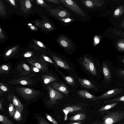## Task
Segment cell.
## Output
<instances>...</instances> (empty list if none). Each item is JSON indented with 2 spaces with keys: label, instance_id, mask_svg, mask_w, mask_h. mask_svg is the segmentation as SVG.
Wrapping results in <instances>:
<instances>
[{
  "label": "cell",
  "instance_id": "23",
  "mask_svg": "<svg viewBox=\"0 0 124 124\" xmlns=\"http://www.w3.org/2000/svg\"><path fill=\"white\" fill-rule=\"evenodd\" d=\"M118 103V102L110 103L106 105L102 106L98 110L99 112H102L112 109L116 106Z\"/></svg>",
  "mask_w": 124,
  "mask_h": 124
},
{
  "label": "cell",
  "instance_id": "12",
  "mask_svg": "<svg viewBox=\"0 0 124 124\" xmlns=\"http://www.w3.org/2000/svg\"><path fill=\"white\" fill-rule=\"evenodd\" d=\"M58 42L60 46L66 49H70L72 44L70 40L65 36L62 35L59 38Z\"/></svg>",
  "mask_w": 124,
  "mask_h": 124
},
{
  "label": "cell",
  "instance_id": "1",
  "mask_svg": "<svg viewBox=\"0 0 124 124\" xmlns=\"http://www.w3.org/2000/svg\"><path fill=\"white\" fill-rule=\"evenodd\" d=\"M124 119V111H116L108 112L103 118L102 124H114Z\"/></svg>",
  "mask_w": 124,
  "mask_h": 124
},
{
  "label": "cell",
  "instance_id": "7",
  "mask_svg": "<svg viewBox=\"0 0 124 124\" xmlns=\"http://www.w3.org/2000/svg\"><path fill=\"white\" fill-rule=\"evenodd\" d=\"M82 63L85 69L94 75H97V71L93 61L90 59L85 57Z\"/></svg>",
  "mask_w": 124,
  "mask_h": 124
},
{
  "label": "cell",
  "instance_id": "50",
  "mask_svg": "<svg viewBox=\"0 0 124 124\" xmlns=\"http://www.w3.org/2000/svg\"><path fill=\"white\" fill-rule=\"evenodd\" d=\"M122 62L123 63H124V58L122 60Z\"/></svg>",
  "mask_w": 124,
  "mask_h": 124
},
{
  "label": "cell",
  "instance_id": "44",
  "mask_svg": "<svg viewBox=\"0 0 124 124\" xmlns=\"http://www.w3.org/2000/svg\"><path fill=\"white\" fill-rule=\"evenodd\" d=\"M121 27L124 28V19L123 21L121 24Z\"/></svg>",
  "mask_w": 124,
  "mask_h": 124
},
{
  "label": "cell",
  "instance_id": "34",
  "mask_svg": "<svg viewBox=\"0 0 124 124\" xmlns=\"http://www.w3.org/2000/svg\"><path fill=\"white\" fill-rule=\"evenodd\" d=\"M100 39V37L97 35L94 36V46H96L99 43Z\"/></svg>",
  "mask_w": 124,
  "mask_h": 124
},
{
  "label": "cell",
  "instance_id": "27",
  "mask_svg": "<svg viewBox=\"0 0 124 124\" xmlns=\"http://www.w3.org/2000/svg\"><path fill=\"white\" fill-rule=\"evenodd\" d=\"M124 101V94L116 98L106 100L104 101V103H107L114 102Z\"/></svg>",
  "mask_w": 124,
  "mask_h": 124
},
{
  "label": "cell",
  "instance_id": "18",
  "mask_svg": "<svg viewBox=\"0 0 124 124\" xmlns=\"http://www.w3.org/2000/svg\"><path fill=\"white\" fill-rule=\"evenodd\" d=\"M42 78L44 85L57 81L55 77L50 74H43L42 75Z\"/></svg>",
  "mask_w": 124,
  "mask_h": 124
},
{
  "label": "cell",
  "instance_id": "28",
  "mask_svg": "<svg viewBox=\"0 0 124 124\" xmlns=\"http://www.w3.org/2000/svg\"><path fill=\"white\" fill-rule=\"evenodd\" d=\"M116 46L119 51H124V39L118 40L117 42Z\"/></svg>",
  "mask_w": 124,
  "mask_h": 124
},
{
  "label": "cell",
  "instance_id": "29",
  "mask_svg": "<svg viewBox=\"0 0 124 124\" xmlns=\"http://www.w3.org/2000/svg\"><path fill=\"white\" fill-rule=\"evenodd\" d=\"M0 121L3 124H13V122L5 116L0 115Z\"/></svg>",
  "mask_w": 124,
  "mask_h": 124
},
{
  "label": "cell",
  "instance_id": "46",
  "mask_svg": "<svg viewBox=\"0 0 124 124\" xmlns=\"http://www.w3.org/2000/svg\"><path fill=\"white\" fill-rule=\"evenodd\" d=\"M38 44L41 47H42L43 46V44L42 43L39 41H38L37 42Z\"/></svg>",
  "mask_w": 124,
  "mask_h": 124
},
{
  "label": "cell",
  "instance_id": "17",
  "mask_svg": "<svg viewBox=\"0 0 124 124\" xmlns=\"http://www.w3.org/2000/svg\"><path fill=\"white\" fill-rule=\"evenodd\" d=\"M78 80L82 86L84 88L88 89H97L96 87L93 84L86 79L78 78Z\"/></svg>",
  "mask_w": 124,
  "mask_h": 124
},
{
  "label": "cell",
  "instance_id": "8",
  "mask_svg": "<svg viewBox=\"0 0 124 124\" xmlns=\"http://www.w3.org/2000/svg\"><path fill=\"white\" fill-rule=\"evenodd\" d=\"M17 70L18 76H23L29 75L32 70L28 65L24 62L20 63L17 66Z\"/></svg>",
  "mask_w": 124,
  "mask_h": 124
},
{
  "label": "cell",
  "instance_id": "4",
  "mask_svg": "<svg viewBox=\"0 0 124 124\" xmlns=\"http://www.w3.org/2000/svg\"><path fill=\"white\" fill-rule=\"evenodd\" d=\"M62 3L64 6L75 13L84 17L86 15L80 8L76 3L73 0H61Z\"/></svg>",
  "mask_w": 124,
  "mask_h": 124
},
{
  "label": "cell",
  "instance_id": "2",
  "mask_svg": "<svg viewBox=\"0 0 124 124\" xmlns=\"http://www.w3.org/2000/svg\"><path fill=\"white\" fill-rule=\"evenodd\" d=\"M16 91L17 93L24 99L30 100L35 98L39 93V91L33 89L26 87H16Z\"/></svg>",
  "mask_w": 124,
  "mask_h": 124
},
{
  "label": "cell",
  "instance_id": "24",
  "mask_svg": "<svg viewBox=\"0 0 124 124\" xmlns=\"http://www.w3.org/2000/svg\"><path fill=\"white\" fill-rule=\"evenodd\" d=\"M82 109V108L79 106H72L66 107L64 110L67 111L68 113H70L75 111H81Z\"/></svg>",
  "mask_w": 124,
  "mask_h": 124
},
{
  "label": "cell",
  "instance_id": "30",
  "mask_svg": "<svg viewBox=\"0 0 124 124\" xmlns=\"http://www.w3.org/2000/svg\"><path fill=\"white\" fill-rule=\"evenodd\" d=\"M14 105L12 103H9V112L10 115L11 117H13L14 116L15 112V110Z\"/></svg>",
  "mask_w": 124,
  "mask_h": 124
},
{
  "label": "cell",
  "instance_id": "39",
  "mask_svg": "<svg viewBox=\"0 0 124 124\" xmlns=\"http://www.w3.org/2000/svg\"><path fill=\"white\" fill-rule=\"evenodd\" d=\"M39 124H49L45 120L43 119H40L39 120Z\"/></svg>",
  "mask_w": 124,
  "mask_h": 124
},
{
  "label": "cell",
  "instance_id": "14",
  "mask_svg": "<svg viewBox=\"0 0 124 124\" xmlns=\"http://www.w3.org/2000/svg\"><path fill=\"white\" fill-rule=\"evenodd\" d=\"M52 58L55 63L54 66L55 67L59 66L66 69H71V68L67 63L57 56L53 55Z\"/></svg>",
  "mask_w": 124,
  "mask_h": 124
},
{
  "label": "cell",
  "instance_id": "42",
  "mask_svg": "<svg viewBox=\"0 0 124 124\" xmlns=\"http://www.w3.org/2000/svg\"><path fill=\"white\" fill-rule=\"evenodd\" d=\"M45 26L47 28H50L51 27V25L48 23H46L45 24Z\"/></svg>",
  "mask_w": 124,
  "mask_h": 124
},
{
  "label": "cell",
  "instance_id": "11",
  "mask_svg": "<svg viewBox=\"0 0 124 124\" xmlns=\"http://www.w3.org/2000/svg\"><path fill=\"white\" fill-rule=\"evenodd\" d=\"M80 1L83 4L89 9L95 7H100L104 3L103 0H81Z\"/></svg>",
  "mask_w": 124,
  "mask_h": 124
},
{
  "label": "cell",
  "instance_id": "52",
  "mask_svg": "<svg viewBox=\"0 0 124 124\" xmlns=\"http://www.w3.org/2000/svg\"><path fill=\"white\" fill-rule=\"evenodd\" d=\"M119 124H124V122L123 123Z\"/></svg>",
  "mask_w": 124,
  "mask_h": 124
},
{
  "label": "cell",
  "instance_id": "6",
  "mask_svg": "<svg viewBox=\"0 0 124 124\" xmlns=\"http://www.w3.org/2000/svg\"><path fill=\"white\" fill-rule=\"evenodd\" d=\"M31 75L9 81L8 83L10 84L14 85H31L33 82V80L30 78V77L33 75Z\"/></svg>",
  "mask_w": 124,
  "mask_h": 124
},
{
  "label": "cell",
  "instance_id": "5",
  "mask_svg": "<svg viewBox=\"0 0 124 124\" xmlns=\"http://www.w3.org/2000/svg\"><path fill=\"white\" fill-rule=\"evenodd\" d=\"M27 62L32 66H34L38 68L41 71L46 74L48 73V70L46 65L43 60L41 59H28Z\"/></svg>",
  "mask_w": 124,
  "mask_h": 124
},
{
  "label": "cell",
  "instance_id": "26",
  "mask_svg": "<svg viewBox=\"0 0 124 124\" xmlns=\"http://www.w3.org/2000/svg\"><path fill=\"white\" fill-rule=\"evenodd\" d=\"M11 67L10 65L6 64L1 65L0 67V74L8 73Z\"/></svg>",
  "mask_w": 124,
  "mask_h": 124
},
{
  "label": "cell",
  "instance_id": "32",
  "mask_svg": "<svg viewBox=\"0 0 124 124\" xmlns=\"http://www.w3.org/2000/svg\"><path fill=\"white\" fill-rule=\"evenodd\" d=\"M58 19L60 21L64 23L69 22L73 21L74 20L73 19L69 17L59 18Z\"/></svg>",
  "mask_w": 124,
  "mask_h": 124
},
{
  "label": "cell",
  "instance_id": "3",
  "mask_svg": "<svg viewBox=\"0 0 124 124\" xmlns=\"http://www.w3.org/2000/svg\"><path fill=\"white\" fill-rule=\"evenodd\" d=\"M47 89L48 91L50 99L48 102L52 105L57 103V101L61 100L65 97L63 94L54 89L50 85L47 86Z\"/></svg>",
  "mask_w": 124,
  "mask_h": 124
},
{
  "label": "cell",
  "instance_id": "45",
  "mask_svg": "<svg viewBox=\"0 0 124 124\" xmlns=\"http://www.w3.org/2000/svg\"><path fill=\"white\" fill-rule=\"evenodd\" d=\"M0 109L1 110H3V108L2 105V103L1 101H0Z\"/></svg>",
  "mask_w": 124,
  "mask_h": 124
},
{
  "label": "cell",
  "instance_id": "48",
  "mask_svg": "<svg viewBox=\"0 0 124 124\" xmlns=\"http://www.w3.org/2000/svg\"><path fill=\"white\" fill-rule=\"evenodd\" d=\"M37 1L40 4H42L43 3V1L42 0H38Z\"/></svg>",
  "mask_w": 124,
  "mask_h": 124
},
{
  "label": "cell",
  "instance_id": "40",
  "mask_svg": "<svg viewBox=\"0 0 124 124\" xmlns=\"http://www.w3.org/2000/svg\"><path fill=\"white\" fill-rule=\"evenodd\" d=\"M32 53L31 52H27L25 53L24 55V56L25 57H29L32 55Z\"/></svg>",
  "mask_w": 124,
  "mask_h": 124
},
{
  "label": "cell",
  "instance_id": "35",
  "mask_svg": "<svg viewBox=\"0 0 124 124\" xmlns=\"http://www.w3.org/2000/svg\"><path fill=\"white\" fill-rule=\"evenodd\" d=\"M43 57L44 59L46 61L52 64L54 63L52 60L49 57L45 56H43Z\"/></svg>",
  "mask_w": 124,
  "mask_h": 124
},
{
  "label": "cell",
  "instance_id": "47",
  "mask_svg": "<svg viewBox=\"0 0 124 124\" xmlns=\"http://www.w3.org/2000/svg\"><path fill=\"white\" fill-rule=\"evenodd\" d=\"M9 1H10L12 4L13 5H14L15 4V2L14 0H9Z\"/></svg>",
  "mask_w": 124,
  "mask_h": 124
},
{
  "label": "cell",
  "instance_id": "22",
  "mask_svg": "<svg viewBox=\"0 0 124 124\" xmlns=\"http://www.w3.org/2000/svg\"><path fill=\"white\" fill-rule=\"evenodd\" d=\"M86 115L84 113H80L74 115L70 117L69 120L71 121H75L83 120L87 118Z\"/></svg>",
  "mask_w": 124,
  "mask_h": 124
},
{
  "label": "cell",
  "instance_id": "51",
  "mask_svg": "<svg viewBox=\"0 0 124 124\" xmlns=\"http://www.w3.org/2000/svg\"><path fill=\"white\" fill-rule=\"evenodd\" d=\"M28 25H32V24H31L29 23L28 24Z\"/></svg>",
  "mask_w": 124,
  "mask_h": 124
},
{
  "label": "cell",
  "instance_id": "25",
  "mask_svg": "<svg viewBox=\"0 0 124 124\" xmlns=\"http://www.w3.org/2000/svg\"><path fill=\"white\" fill-rule=\"evenodd\" d=\"M22 111L19 108L15 107V111L14 116V118L16 120L19 121L22 118Z\"/></svg>",
  "mask_w": 124,
  "mask_h": 124
},
{
  "label": "cell",
  "instance_id": "9",
  "mask_svg": "<svg viewBox=\"0 0 124 124\" xmlns=\"http://www.w3.org/2000/svg\"><path fill=\"white\" fill-rule=\"evenodd\" d=\"M122 91V89L117 88L109 90L98 97H96V100L99 99H107L116 96Z\"/></svg>",
  "mask_w": 124,
  "mask_h": 124
},
{
  "label": "cell",
  "instance_id": "43",
  "mask_svg": "<svg viewBox=\"0 0 124 124\" xmlns=\"http://www.w3.org/2000/svg\"><path fill=\"white\" fill-rule=\"evenodd\" d=\"M83 122H74L70 123L68 124H81Z\"/></svg>",
  "mask_w": 124,
  "mask_h": 124
},
{
  "label": "cell",
  "instance_id": "49",
  "mask_svg": "<svg viewBox=\"0 0 124 124\" xmlns=\"http://www.w3.org/2000/svg\"><path fill=\"white\" fill-rule=\"evenodd\" d=\"M31 28L32 29H34L35 28L34 26H31Z\"/></svg>",
  "mask_w": 124,
  "mask_h": 124
},
{
  "label": "cell",
  "instance_id": "15",
  "mask_svg": "<svg viewBox=\"0 0 124 124\" xmlns=\"http://www.w3.org/2000/svg\"><path fill=\"white\" fill-rule=\"evenodd\" d=\"M55 14L58 18H68L70 16V14L68 12L67 9H65L61 7L55 10Z\"/></svg>",
  "mask_w": 124,
  "mask_h": 124
},
{
  "label": "cell",
  "instance_id": "16",
  "mask_svg": "<svg viewBox=\"0 0 124 124\" xmlns=\"http://www.w3.org/2000/svg\"><path fill=\"white\" fill-rule=\"evenodd\" d=\"M102 70L105 82H109L111 79V73L107 65L104 61L102 64Z\"/></svg>",
  "mask_w": 124,
  "mask_h": 124
},
{
  "label": "cell",
  "instance_id": "21",
  "mask_svg": "<svg viewBox=\"0 0 124 124\" xmlns=\"http://www.w3.org/2000/svg\"><path fill=\"white\" fill-rule=\"evenodd\" d=\"M124 13V5L118 6L114 11L113 16L115 18H118Z\"/></svg>",
  "mask_w": 124,
  "mask_h": 124
},
{
  "label": "cell",
  "instance_id": "41",
  "mask_svg": "<svg viewBox=\"0 0 124 124\" xmlns=\"http://www.w3.org/2000/svg\"><path fill=\"white\" fill-rule=\"evenodd\" d=\"M12 52V50L11 49L9 50L6 53V56H8L10 55Z\"/></svg>",
  "mask_w": 124,
  "mask_h": 124
},
{
  "label": "cell",
  "instance_id": "13",
  "mask_svg": "<svg viewBox=\"0 0 124 124\" xmlns=\"http://www.w3.org/2000/svg\"><path fill=\"white\" fill-rule=\"evenodd\" d=\"M7 97L8 100L12 102L15 107L19 108L22 111L23 110V105L14 94L11 93L9 91H8Z\"/></svg>",
  "mask_w": 124,
  "mask_h": 124
},
{
  "label": "cell",
  "instance_id": "33",
  "mask_svg": "<svg viewBox=\"0 0 124 124\" xmlns=\"http://www.w3.org/2000/svg\"><path fill=\"white\" fill-rule=\"evenodd\" d=\"M46 116L47 119L54 124H58L57 122L51 116L48 114L46 115Z\"/></svg>",
  "mask_w": 124,
  "mask_h": 124
},
{
  "label": "cell",
  "instance_id": "10",
  "mask_svg": "<svg viewBox=\"0 0 124 124\" xmlns=\"http://www.w3.org/2000/svg\"><path fill=\"white\" fill-rule=\"evenodd\" d=\"M51 86L57 91L68 96L69 91L66 85L62 81L60 83L54 82L51 83Z\"/></svg>",
  "mask_w": 124,
  "mask_h": 124
},
{
  "label": "cell",
  "instance_id": "19",
  "mask_svg": "<svg viewBox=\"0 0 124 124\" xmlns=\"http://www.w3.org/2000/svg\"><path fill=\"white\" fill-rule=\"evenodd\" d=\"M78 94L80 97L83 98L90 99L92 101L96 100L95 97L85 90H80L77 92Z\"/></svg>",
  "mask_w": 124,
  "mask_h": 124
},
{
  "label": "cell",
  "instance_id": "20",
  "mask_svg": "<svg viewBox=\"0 0 124 124\" xmlns=\"http://www.w3.org/2000/svg\"><path fill=\"white\" fill-rule=\"evenodd\" d=\"M55 69L59 73L68 84L71 86H74L75 85V80L73 78L70 76H66L61 72L56 67H55Z\"/></svg>",
  "mask_w": 124,
  "mask_h": 124
},
{
  "label": "cell",
  "instance_id": "38",
  "mask_svg": "<svg viewBox=\"0 0 124 124\" xmlns=\"http://www.w3.org/2000/svg\"><path fill=\"white\" fill-rule=\"evenodd\" d=\"M25 5L26 7L28 8H29L31 7V5L30 3V1L29 0L26 1Z\"/></svg>",
  "mask_w": 124,
  "mask_h": 124
},
{
  "label": "cell",
  "instance_id": "37",
  "mask_svg": "<svg viewBox=\"0 0 124 124\" xmlns=\"http://www.w3.org/2000/svg\"><path fill=\"white\" fill-rule=\"evenodd\" d=\"M31 66V68L32 70L33 71L37 72H39L41 71L36 67L33 66Z\"/></svg>",
  "mask_w": 124,
  "mask_h": 124
},
{
  "label": "cell",
  "instance_id": "31",
  "mask_svg": "<svg viewBox=\"0 0 124 124\" xmlns=\"http://www.w3.org/2000/svg\"><path fill=\"white\" fill-rule=\"evenodd\" d=\"M0 90L5 93H6L7 91H9L8 87L2 82L0 83Z\"/></svg>",
  "mask_w": 124,
  "mask_h": 124
},
{
  "label": "cell",
  "instance_id": "36",
  "mask_svg": "<svg viewBox=\"0 0 124 124\" xmlns=\"http://www.w3.org/2000/svg\"><path fill=\"white\" fill-rule=\"evenodd\" d=\"M118 74L121 77L124 79V70H120L117 71Z\"/></svg>",
  "mask_w": 124,
  "mask_h": 124
}]
</instances>
